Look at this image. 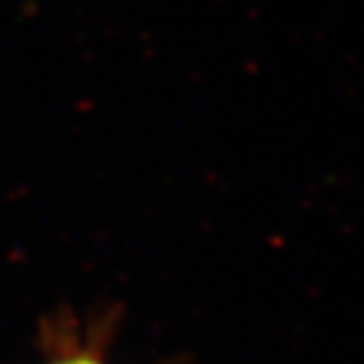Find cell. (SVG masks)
Instances as JSON below:
<instances>
[{
	"instance_id": "1",
	"label": "cell",
	"mask_w": 364,
	"mask_h": 364,
	"mask_svg": "<svg viewBox=\"0 0 364 364\" xmlns=\"http://www.w3.org/2000/svg\"><path fill=\"white\" fill-rule=\"evenodd\" d=\"M48 364H104L95 355H87V353H80V355H64V358H57Z\"/></svg>"
}]
</instances>
